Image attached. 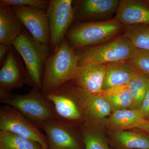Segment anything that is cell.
I'll return each instance as SVG.
<instances>
[{
    "label": "cell",
    "mask_w": 149,
    "mask_h": 149,
    "mask_svg": "<svg viewBox=\"0 0 149 149\" xmlns=\"http://www.w3.org/2000/svg\"><path fill=\"white\" fill-rule=\"evenodd\" d=\"M116 18L127 25L149 24V7L139 1H120Z\"/></svg>",
    "instance_id": "5bb4252c"
},
{
    "label": "cell",
    "mask_w": 149,
    "mask_h": 149,
    "mask_svg": "<svg viewBox=\"0 0 149 149\" xmlns=\"http://www.w3.org/2000/svg\"><path fill=\"white\" fill-rule=\"evenodd\" d=\"M128 61L139 72L149 74V51L135 48Z\"/></svg>",
    "instance_id": "d4e9b609"
},
{
    "label": "cell",
    "mask_w": 149,
    "mask_h": 149,
    "mask_svg": "<svg viewBox=\"0 0 149 149\" xmlns=\"http://www.w3.org/2000/svg\"><path fill=\"white\" fill-rule=\"evenodd\" d=\"M123 35L135 48L149 51V24L127 25Z\"/></svg>",
    "instance_id": "603a6c76"
},
{
    "label": "cell",
    "mask_w": 149,
    "mask_h": 149,
    "mask_svg": "<svg viewBox=\"0 0 149 149\" xmlns=\"http://www.w3.org/2000/svg\"><path fill=\"white\" fill-rule=\"evenodd\" d=\"M144 120L138 109H124L113 111L108 119L110 126L118 130L136 128Z\"/></svg>",
    "instance_id": "d6986e66"
},
{
    "label": "cell",
    "mask_w": 149,
    "mask_h": 149,
    "mask_svg": "<svg viewBox=\"0 0 149 149\" xmlns=\"http://www.w3.org/2000/svg\"><path fill=\"white\" fill-rule=\"evenodd\" d=\"M87 93L70 82L45 95L53 107L57 119L73 126L86 122L85 113Z\"/></svg>",
    "instance_id": "7a4b0ae2"
},
{
    "label": "cell",
    "mask_w": 149,
    "mask_h": 149,
    "mask_svg": "<svg viewBox=\"0 0 149 149\" xmlns=\"http://www.w3.org/2000/svg\"><path fill=\"white\" fill-rule=\"evenodd\" d=\"M86 93L85 106L86 123H93L111 115L113 110L103 96L100 94Z\"/></svg>",
    "instance_id": "e0dca14e"
},
{
    "label": "cell",
    "mask_w": 149,
    "mask_h": 149,
    "mask_svg": "<svg viewBox=\"0 0 149 149\" xmlns=\"http://www.w3.org/2000/svg\"><path fill=\"white\" fill-rule=\"evenodd\" d=\"M78 65L75 51L65 39L46 61L40 91L42 94L45 95L70 82Z\"/></svg>",
    "instance_id": "6da1fadb"
},
{
    "label": "cell",
    "mask_w": 149,
    "mask_h": 149,
    "mask_svg": "<svg viewBox=\"0 0 149 149\" xmlns=\"http://www.w3.org/2000/svg\"><path fill=\"white\" fill-rule=\"evenodd\" d=\"M82 49L75 52L79 59V65L107 64L128 61L135 48L130 40L123 35L101 45Z\"/></svg>",
    "instance_id": "8992f818"
},
{
    "label": "cell",
    "mask_w": 149,
    "mask_h": 149,
    "mask_svg": "<svg viewBox=\"0 0 149 149\" xmlns=\"http://www.w3.org/2000/svg\"><path fill=\"white\" fill-rule=\"evenodd\" d=\"M72 127L55 118L42 123L40 129L45 133L48 149H83Z\"/></svg>",
    "instance_id": "30bf717a"
},
{
    "label": "cell",
    "mask_w": 149,
    "mask_h": 149,
    "mask_svg": "<svg viewBox=\"0 0 149 149\" xmlns=\"http://www.w3.org/2000/svg\"><path fill=\"white\" fill-rule=\"evenodd\" d=\"M138 110L144 120H149V90L143 99Z\"/></svg>",
    "instance_id": "4316f807"
},
{
    "label": "cell",
    "mask_w": 149,
    "mask_h": 149,
    "mask_svg": "<svg viewBox=\"0 0 149 149\" xmlns=\"http://www.w3.org/2000/svg\"><path fill=\"white\" fill-rule=\"evenodd\" d=\"M148 3H149V1H148Z\"/></svg>",
    "instance_id": "f546056e"
},
{
    "label": "cell",
    "mask_w": 149,
    "mask_h": 149,
    "mask_svg": "<svg viewBox=\"0 0 149 149\" xmlns=\"http://www.w3.org/2000/svg\"><path fill=\"white\" fill-rule=\"evenodd\" d=\"M23 28L11 7L0 6V44L13 46Z\"/></svg>",
    "instance_id": "2e32d148"
},
{
    "label": "cell",
    "mask_w": 149,
    "mask_h": 149,
    "mask_svg": "<svg viewBox=\"0 0 149 149\" xmlns=\"http://www.w3.org/2000/svg\"><path fill=\"white\" fill-rule=\"evenodd\" d=\"M49 2L48 0H1L0 6H29L46 11Z\"/></svg>",
    "instance_id": "484cf974"
},
{
    "label": "cell",
    "mask_w": 149,
    "mask_h": 149,
    "mask_svg": "<svg viewBox=\"0 0 149 149\" xmlns=\"http://www.w3.org/2000/svg\"><path fill=\"white\" fill-rule=\"evenodd\" d=\"M0 102L17 110L39 128L45 120L56 119L50 103L40 90L35 88L23 95L0 90Z\"/></svg>",
    "instance_id": "277c9868"
},
{
    "label": "cell",
    "mask_w": 149,
    "mask_h": 149,
    "mask_svg": "<svg viewBox=\"0 0 149 149\" xmlns=\"http://www.w3.org/2000/svg\"><path fill=\"white\" fill-rule=\"evenodd\" d=\"M106 64L79 65L70 82L90 94H99L102 90Z\"/></svg>",
    "instance_id": "7c38bea8"
},
{
    "label": "cell",
    "mask_w": 149,
    "mask_h": 149,
    "mask_svg": "<svg viewBox=\"0 0 149 149\" xmlns=\"http://www.w3.org/2000/svg\"><path fill=\"white\" fill-rule=\"evenodd\" d=\"M106 66L102 90L128 85L139 72L128 61L108 63Z\"/></svg>",
    "instance_id": "9a60e30c"
},
{
    "label": "cell",
    "mask_w": 149,
    "mask_h": 149,
    "mask_svg": "<svg viewBox=\"0 0 149 149\" xmlns=\"http://www.w3.org/2000/svg\"><path fill=\"white\" fill-rule=\"evenodd\" d=\"M122 28L116 19L83 22L71 26L65 39L74 50L78 49L109 41Z\"/></svg>",
    "instance_id": "5b68a950"
},
{
    "label": "cell",
    "mask_w": 149,
    "mask_h": 149,
    "mask_svg": "<svg viewBox=\"0 0 149 149\" xmlns=\"http://www.w3.org/2000/svg\"><path fill=\"white\" fill-rule=\"evenodd\" d=\"M81 128L85 149H109L104 136L91 123H85Z\"/></svg>",
    "instance_id": "cb8c5ba5"
},
{
    "label": "cell",
    "mask_w": 149,
    "mask_h": 149,
    "mask_svg": "<svg viewBox=\"0 0 149 149\" xmlns=\"http://www.w3.org/2000/svg\"><path fill=\"white\" fill-rule=\"evenodd\" d=\"M0 131H6L30 139L48 149L47 138L40 128L13 107L6 105L0 108Z\"/></svg>",
    "instance_id": "ba28073f"
},
{
    "label": "cell",
    "mask_w": 149,
    "mask_h": 149,
    "mask_svg": "<svg viewBox=\"0 0 149 149\" xmlns=\"http://www.w3.org/2000/svg\"><path fill=\"white\" fill-rule=\"evenodd\" d=\"M120 149H149V136L129 130H117L113 136Z\"/></svg>",
    "instance_id": "ac0fdd59"
},
{
    "label": "cell",
    "mask_w": 149,
    "mask_h": 149,
    "mask_svg": "<svg viewBox=\"0 0 149 149\" xmlns=\"http://www.w3.org/2000/svg\"><path fill=\"white\" fill-rule=\"evenodd\" d=\"M21 24L32 37L49 46V30L46 11L29 6H11Z\"/></svg>",
    "instance_id": "9c48e42d"
},
{
    "label": "cell",
    "mask_w": 149,
    "mask_h": 149,
    "mask_svg": "<svg viewBox=\"0 0 149 149\" xmlns=\"http://www.w3.org/2000/svg\"><path fill=\"white\" fill-rule=\"evenodd\" d=\"M0 149H43L35 141L3 131H0Z\"/></svg>",
    "instance_id": "7402d4cb"
},
{
    "label": "cell",
    "mask_w": 149,
    "mask_h": 149,
    "mask_svg": "<svg viewBox=\"0 0 149 149\" xmlns=\"http://www.w3.org/2000/svg\"><path fill=\"white\" fill-rule=\"evenodd\" d=\"M136 128L149 134V120H142L136 125Z\"/></svg>",
    "instance_id": "f1b7e54d"
},
{
    "label": "cell",
    "mask_w": 149,
    "mask_h": 149,
    "mask_svg": "<svg viewBox=\"0 0 149 149\" xmlns=\"http://www.w3.org/2000/svg\"><path fill=\"white\" fill-rule=\"evenodd\" d=\"M51 51L57 50L65 39L75 16L72 0H50L46 10Z\"/></svg>",
    "instance_id": "52a82bcc"
},
{
    "label": "cell",
    "mask_w": 149,
    "mask_h": 149,
    "mask_svg": "<svg viewBox=\"0 0 149 149\" xmlns=\"http://www.w3.org/2000/svg\"><path fill=\"white\" fill-rule=\"evenodd\" d=\"M99 94L106 99L113 111L118 110L132 109L133 98L127 85L102 90Z\"/></svg>",
    "instance_id": "ffe728a7"
},
{
    "label": "cell",
    "mask_w": 149,
    "mask_h": 149,
    "mask_svg": "<svg viewBox=\"0 0 149 149\" xmlns=\"http://www.w3.org/2000/svg\"><path fill=\"white\" fill-rule=\"evenodd\" d=\"M127 86L133 98L132 109H138L149 90V74L139 71Z\"/></svg>",
    "instance_id": "44dd1931"
},
{
    "label": "cell",
    "mask_w": 149,
    "mask_h": 149,
    "mask_svg": "<svg viewBox=\"0 0 149 149\" xmlns=\"http://www.w3.org/2000/svg\"><path fill=\"white\" fill-rule=\"evenodd\" d=\"M13 47L24 61L29 85L41 91L45 65L52 51L49 46L35 40L23 29L14 41Z\"/></svg>",
    "instance_id": "3957f363"
},
{
    "label": "cell",
    "mask_w": 149,
    "mask_h": 149,
    "mask_svg": "<svg viewBox=\"0 0 149 149\" xmlns=\"http://www.w3.org/2000/svg\"><path fill=\"white\" fill-rule=\"evenodd\" d=\"M13 46L0 44V64L1 66L3 63Z\"/></svg>",
    "instance_id": "83f0119b"
},
{
    "label": "cell",
    "mask_w": 149,
    "mask_h": 149,
    "mask_svg": "<svg viewBox=\"0 0 149 149\" xmlns=\"http://www.w3.org/2000/svg\"><path fill=\"white\" fill-rule=\"evenodd\" d=\"M119 3V1L117 0H83L73 1L74 16L84 19L105 16L118 8Z\"/></svg>",
    "instance_id": "4fadbf2b"
},
{
    "label": "cell",
    "mask_w": 149,
    "mask_h": 149,
    "mask_svg": "<svg viewBox=\"0 0 149 149\" xmlns=\"http://www.w3.org/2000/svg\"><path fill=\"white\" fill-rule=\"evenodd\" d=\"M12 47L0 70V90L10 93L14 89L29 85L26 68Z\"/></svg>",
    "instance_id": "8fae6325"
}]
</instances>
